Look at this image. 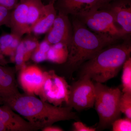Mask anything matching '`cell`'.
I'll list each match as a JSON object with an SVG mask.
<instances>
[{"mask_svg":"<svg viewBox=\"0 0 131 131\" xmlns=\"http://www.w3.org/2000/svg\"><path fill=\"white\" fill-rule=\"evenodd\" d=\"M44 6L42 0H28L27 22L30 31L42 14Z\"/></svg>","mask_w":131,"mask_h":131,"instance_id":"d6986e66","label":"cell"},{"mask_svg":"<svg viewBox=\"0 0 131 131\" xmlns=\"http://www.w3.org/2000/svg\"><path fill=\"white\" fill-rule=\"evenodd\" d=\"M4 104L9 106L39 130L59 121L77 118L70 107L57 106L27 94H19L8 99Z\"/></svg>","mask_w":131,"mask_h":131,"instance_id":"6da1fadb","label":"cell"},{"mask_svg":"<svg viewBox=\"0 0 131 131\" xmlns=\"http://www.w3.org/2000/svg\"><path fill=\"white\" fill-rule=\"evenodd\" d=\"M4 104V103H3V102H2L0 101V105H1V104Z\"/></svg>","mask_w":131,"mask_h":131,"instance_id":"4dcf8cb0","label":"cell"},{"mask_svg":"<svg viewBox=\"0 0 131 131\" xmlns=\"http://www.w3.org/2000/svg\"><path fill=\"white\" fill-rule=\"evenodd\" d=\"M51 46V45L45 39L39 43L31 56L33 61L39 63L47 60V53Z\"/></svg>","mask_w":131,"mask_h":131,"instance_id":"44dd1931","label":"cell"},{"mask_svg":"<svg viewBox=\"0 0 131 131\" xmlns=\"http://www.w3.org/2000/svg\"><path fill=\"white\" fill-rule=\"evenodd\" d=\"M41 130H42V131H62L64 130L63 129L60 127L52 126V125L46 127Z\"/></svg>","mask_w":131,"mask_h":131,"instance_id":"4316f807","label":"cell"},{"mask_svg":"<svg viewBox=\"0 0 131 131\" xmlns=\"http://www.w3.org/2000/svg\"><path fill=\"white\" fill-rule=\"evenodd\" d=\"M95 98L94 83L87 75L70 85L67 106L77 111L93 108Z\"/></svg>","mask_w":131,"mask_h":131,"instance_id":"52a82bcc","label":"cell"},{"mask_svg":"<svg viewBox=\"0 0 131 131\" xmlns=\"http://www.w3.org/2000/svg\"><path fill=\"white\" fill-rule=\"evenodd\" d=\"M21 40V38L11 33L2 35L0 37V51L4 56H14Z\"/></svg>","mask_w":131,"mask_h":131,"instance_id":"e0dca14e","label":"cell"},{"mask_svg":"<svg viewBox=\"0 0 131 131\" xmlns=\"http://www.w3.org/2000/svg\"><path fill=\"white\" fill-rule=\"evenodd\" d=\"M73 35L68 47L67 67L74 71L101 50L119 38L106 34L92 31L77 18L73 21Z\"/></svg>","mask_w":131,"mask_h":131,"instance_id":"7a4b0ae2","label":"cell"},{"mask_svg":"<svg viewBox=\"0 0 131 131\" xmlns=\"http://www.w3.org/2000/svg\"><path fill=\"white\" fill-rule=\"evenodd\" d=\"M0 121L8 131H34L39 129L15 113L9 106L4 104L0 107Z\"/></svg>","mask_w":131,"mask_h":131,"instance_id":"4fadbf2b","label":"cell"},{"mask_svg":"<svg viewBox=\"0 0 131 131\" xmlns=\"http://www.w3.org/2000/svg\"><path fill=\"white\" fill-rule=\"evenodd\" d=\"M106 8L109 11L117 22L122 27L126 34L131 32L130 0H113Z\"/></svg>","mask_w":131,"mask_h":131,"instance_id":"7c38bea8","label":"cell"},{"mask_svg":"<svg viewBox=\"0 0 131 131\" xmlns=\"http://www.w3.org/2000/svg\"><path fill=\"white\" fill-rule=\"evenodd\" d=\"M47 2V3H54L56 0H46Z\"/></svg>","mask_w":131,"mask_h":131,"instance_id":"f546056e","label":"cell"},{"mask_svg":"<svg viewBox=\"0 0 131 131\" xmlns=\"http://www.w3.org/2000/svg\"></svg>","mask_w":131,"mask_h":131,"instance_id":"1f68e13d","label":"cell"},{"mask_svg":"<svg viewBox=\"0 0 131 131\" xmlns=\"http://www.w3.org/2000/svg\"><path fill=\"white\" fill-rule=\"evenodd\" d=\"M45 77V72L37 66H24L19 75V82L26 94L38 95L44 81Z\"/></svg>","mask_w":131,"mask_h":131,"instance_id":"30bf717a","label":"cell"},{"mask_svg":"<svg viewBox=\"0 0 131 131\" xmlns=\"http://www.w3.org/2000/svg\"><path fill=\"white\" fill-rule=\"evenodd\" d=\"M6 63L7 62L4 58V55L0 51V65L5 66Z\"/></svg>","mask_w":131,"mask_h":131,"instance_id":"83f0119b","label":"cell"},{"mask_svg":"<svg viewBox=\"0 0 131 131\" xmlns=\"http://www.w3.org/2000/svg\"><path fill=\"white\" fill-rule=\"evenodd\" d=\"M20 94L17 87L14 70L0 65V101L4 102Z\"/></svg>","mask_w":131,"mask_h":131,"instance_id":"5bb4252c","label":"cell"},{"mask_svg":"<svg viewBox=\"0 0 131 131\" xmlns=\"http://www.w3.org/2000/svg\"><path fill=\"white\" fill-rule=\"evenodd\" d=\"M45 79L38 95L40 100L57 106L64 102L67 105L70 85L63 77L59 76L54 70L45 71Z\"/></svg>","mask_w":131,"mask_h":131,"instance_id":"5b68a950","label":"cell"},{"mask_svg":"<svg viewBox=\"0 0 131 131\" xmlns=\"http://www.w3.org/2000/svg\"><path fill=\"white\" fill-rule=\"evenodd\" d=\"M11 10L0 6V26L5 25L9 27Z\"/></svg>","mask_w":131,"mask_h":131,"instance_id":"cb8c5ba5","label":"cell"},{"mask_svg":"<svg viewBox=\"0 0 131 131\" xmlns=\"http://www.w3.org/2000/svg\"><path fill=\"white\" fill-rule=\"evenodd\" d=\"M19 1V0H0V6L12 10L16 7Z\"/></svg>","mask_w":131,"mask_h":131,"instance_id":"484cf974","label":"cell"},{"mask_svg":"<svg viewBox=\"0 0 131 131\" xmlns=\"http://www.w3.org/2000/svg\"><path fill=\"white\" fill-rule=\"evenodd\" d=\"M68 47L62 44L52 45L47 53V60L58 64L64 63L68 56Z\"/></svg>","mask_w":131,"mask_h":131,"instance_id":"ac0fdd59","label":"cell"},{"mask_svg":"<svg viewBox=\"0 0 131 131\" xmlns=\"http://www.w3.org/2000/svg\"><path fill=\"white\" fill-rule=\"evenodd\" d=\"M28 0H19L11 12L9 27L11 34L19 37L26 34H30L27 22Z\"/></svg>","mask_w":131,"mask_h":131,"instance_id":"8fae6325","label":"cell"},{"mask_svg":"<svg viewBox=\"0 0 131 131\" xmlns=\"http://www.w3.org/2000/svg\"><path fill=\"white\" fill-rule=\"evenodd\" d=\"M113 131H131V119L125 118L117 119L112 125Z\"/></svg>","mask_w":131,"mask_h":131,"instance_id":"603a6c76","label":"cell"},{"mask_svg":"<svg viewBox=\"0 0 131 131\" xmlns=\"http://www.w3.org/2000/svg\"><path fill=\"white\" fill-rule=\"evenodd\" d=\"M113 0H56L54 7L58 13L77 16L86 12L105 8Z\"/></svg>","mask_w":131,"mask_h":131,"instance_id":"ba28073f","label":"cell"},{"mask_svg":"<svg viewBox=\"0 0 131 131\" xmlns=\"http://www.w3.org/2000/svg\"><path fill=\"white\" fill-rule=\"evenodd\" d=\"M73 130L74 131H95L96 128L87 126L81 122H75L73 124Z\"/></svg>","mask_w":131,"mask_h":131,"instance_id":"d4e9b609","label":"cell"},{"mask_svg":"<svg viewBox=\"0 0 131 131\" xmlns=\"http://www.w3.org/2000/svg\"><path fill=\"white\" fill-rule=\"evenodd\" d=\"M76 16L79 20L95 32L120 38L126 34L122 29H119L115 25L113 16L106 7L90 11Z\"/></svg>","mask_w":131,"mask_h":131,"instance_id":"8992f818","label":"cell"},{"mask_svg":"<svg viewBox=\"0 0 131 131\" xmlns=\"http://www.w3.org/2000/svg\"><path fill=\"white\" fill-rule=\"evenodd\" d=\"M0 131H8L6 126L1 121H0Z\"/></svg>","mask_w":131,"mask_h":131,"instance_id":"f1b7e54d","label":"cell"},{"mask_svg":"<svg viewBox=\"0 0 131 131\" xmlns=\"http://www.w3.org/2000/svg\"><path fill=\"white\" fill-rule=\"evenodd\" d=\"M122 68V92L131 93V58L130 57L125 62Z\"/></svg>","mask_w":131,"mask_h":131,"instance_id":"ffe728a7","label":"cell"},{"mask_svg":"<svg viewBox=\"0 0 131 131\" xmlns=\"http://www.w3.org/2000/svg\"><path fill=\"white\" fill-rule=\"evenodd\" d=\"M131 52L130 45L126 44L105 47L81 66V77L104 83L117 75Z\"/></svg>","mask_w":131,"mask_h":131,"instance_id":"3957f363","label":"cell"},{"mask_svg":"<svg viewBox=\"0 0 131 131\" xmlns=\"http://www.w3.org/2000/svg\"><path fill=\"white\" fill-rule=\"evenodd\" d=\"M94 106L99 117V127L104 129L110 127L119 118L120 98L122 94L118 88H110L103 83L95 82Z\"/></svg>","mask_w":131,"mask_h":131,"instance_id":"277c9868","label":"cell"},{"mask_svg":"<svg viewBox=\"0 0 131 131\" xmlns=\"http://www.w3.org/2000/svg\"><path fill=\"white\" fill-rule=\"evenodd\" d=\"M119 110L126 118L131 119V93H123L120 98Z\"/></svg>","mask_w":131,"mask_h":131,"instance_id":"7402d4cb","label":"cell"},{"mask_svg":"<svg viewBox=\"0 0 131 131\" xmlns=\"http://www.w3.org/2000/svg\"><path fill=\"white\" fill-rule=\"evenodd\" d=\"M54 3H49L45 5L42 14L31 27L30 33L35 35L47 33L51 27L57 16V11Z\"/></svg>","mask_w":131,"mask_h":131,"instance_id":"9a60e30c","label":"cell"},{"mask_svg":"<svg viewBox=\"0 0 131 131\" xmlns=\"http://www.w3.org/2000/svg\"><path fill=\"white\" fill-rule=\"evenodd\" d=\"M39 43L37 39L33 37H27L21 40L16 48L14 56L15 61L18 68L21 69L24 66Z\"/></svg>","mask_w":131,"mask_h":131,"instance_id":"2e32d148","label":"cell"},{"mask_svg":"<svg viewBox=\"0 0 131 131\" xmlns=\"http://www.w3.org/2000/svg\"><path fill=\"white\" fill-rule=\"evenodd\" d=\"M73 35V25L68 15L58 13L45 39L51 45L60 43L68 48Z\"/></svg>","mask_w":131,"mask_h":131,"instance_id":"9c48e42d","label":"cell"}]
</instances>
